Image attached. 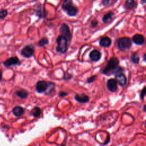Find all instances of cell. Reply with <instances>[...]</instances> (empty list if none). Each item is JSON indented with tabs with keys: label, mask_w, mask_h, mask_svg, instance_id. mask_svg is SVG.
Returning <instances> with one entry per match:
<instances>
[{
	"label": "cell",
	"mask_w": 146,
	"mask_h": 146,
	"mask_svg": "<svg viewBox=\"0 0 146 146\" xmlns=\"http://www.w3.org/2000/svg\"><path fill=\"white\" fill-rule=\"evenodd\" d=\"M119 61L117 58L116 57L111 58L108 60L106 66L103 70L102 73L107 75L113 74L115 70L119 66Z\"/></svg>",
	"instance_id": "obj_1"
},
{
	"label": "cell",
	"mask_w": 146,
	"mask_h": 146,
	"mask_svg": "<svg viewBox=\"0 0 146 146\" xmlns=\"http://www.w3.org/2000/svg\"><path fill=\"white\" fill-rule=\"evenodd\" d=\"M62 8L71 17L75 16L78 12V8L73 5L71 0H65L62 5Z\"/></svg>",
	"instance_id": "obj_2"
},
{
	"label": "cell",
	"mask_w": 146,
	"mask_h": 146,
	"mask_svg": "<svg viewBox=\"0 0 146 146\" xmlns=\"http://www.w3.org/2000/svg\"><path fill=\"white\" fill-rule=\"evenodd\" d=\"M68 39L64 36L60 35L56 38L57 46L56 51L58 52L64 54L67 50Z\"/></svg>",
	"instance_id": "obj_3"
},
{
	"label": "cell",
	"mask_w": 146,
	"mask_h": 146,
	"mask_svg": "<svg viewBox=\"0 0 146 146\" xmlns=\"http://www.w3.org/2000/svg\"><path fill=\"white\" fill-rule=\"evenodd\" d=\"M117 44L120 50L124 51L131 48L132 46V41L128 37H123L117 40Z\"/></svg>",
	"instance_id": "obj_4"
},
{
	"label": "cell",
	"mask_w": 146,
	"mask_h": 146,
	"mask_svg": "<svg viewBox=\"0 0 146 146\" xmlns=\"http://www.w3.org/2000/svg\"><path fill=\"white\" fill-rule=\"evenodd\" d=\"M34 47L33 44H27L26 46H25L21 51V55L26 58H29L33 56L34 54Z\"/></svg>",
	"instance_id": "obj_5"
},
{
	"label": "cell",
	"mask_w": 146,
	"mask_h": 146,
	"mask_svg": "<svg viewBox=\"0 0 146 146\" xmlns=\"http://www.w3.org/2000/svg\"><path fill=\"white\" fill-rule=\"evenodd\" d=\"M59 32L60 34L64 36H65L68 41L71 39V34L70 28L68 26L66 23H63L59 29Z\"/></svg>",
	"instance_id": "obj_6"
},
{
	"label": "cell",
	"mask_w": 146,
	"mask_h": 146,
	"mask_svg": "<svg viewBox=\"0 0 146 146\" xmlns=\"http://www.w3.org/2000/svg\"><path fill=\"white\" fill-rule=\"evenodd\" d=\"M48 84L44 80H39L36 84V90L39 93L45 92L48 88Z\"/></svg>",
	"instance_id": "obj_7"
},
{
	"label": "cell",
	"mask_w": 146,
	"mask_h": 146,
	"mask_svg": "<svg viewBox=\"0 0 146 146\" xmlns=\"http://www.w3.org/2000/svg\"><path fill=\"white\" fill-rule=\"evenodd\" d=\"M115 75V80L120 86H124L127 83V78L125 75L122 73H119Z\"/></svg>",
	"instance_id": "obj_8"
},
{
	"label": "cell",
	"mask_w": 146,
	"mask_h": 146,
	"mask_svg": "<svg viewBox=\"0 0 146 146\" xmlns=\"http://www.w3.org/2000/svg\"><path fill=\"white\" fill-rule=\"evenodd\" d=\"M19 63V60L17 56H13L6 60L3 62V65L6 67H11V66L18 64Z\"/></svg>",
	"instance_id": "obj_9"
},
{
	"label": "cell",
	"mask_w": 146,
	"mask_h": 146,
	"mask_svg": "<svg viewBox=\"0 0 146 146\" xmlns=\"http://www.w3.org/2000/svg\"><path fill=\"white\" fill-rule=\"evenodd\" d=\"M107 86L108 90L111 92H115L117 89V82L115 79H110L107 82Z\"/></svg>",
	"instance_id": "obj_10"
},
{
	"label": "cell",
	"mask_w": 146,
	"mask_h": 146,
	"mask_svg": "<svg viewBox=\"0 0 146 146\" xmlns=\"http://www.w3.org/2000/svg\"><path fill=\"white\" fill-rule=\"evenodd\" d=\"M89 57L92 61L97 62L100 59L101 54L99 51L97 50H94L90 53Z\"/></svg>",
	"instance_id": "obj_11"
},
{
	"label": "cell",
	"mask_w": 146,
	"mask_h": 146,
	"mask_svg": "<svg viewBox=\"0 0 146 146\" xmlns=\"http://www.w3.org/2000/svg\"><path fill=\"white\" fill-rule=\"evenodd\" d=\"M132 41L136 44L141 45L145 42V38L143 35L137 34L133 36Z\"/></svg>",
	"instance_id": "obj_12"
},
{
	"label": "cell",
	"mask_w": 146,
	"mask_h": 146,
	"mask_svg": "<svg viewBox=\"0 0 146 146\" xmlns=\"http://www.w3.org/2000/svg\"><path fill=\"white\" fill-rule=\"evenodd\" d=\"M89 97L84 94H76L75 96V99L79 103H85L89 101Z\"/></svg>",
	"instance_id": "obj_13"
},
{
	"label": "cell",
	"mask_w": 146,
	"mask_h": 146,
	"mask_svg": "<svg viewBox=\"0 0 146 146\" xmlns=\"http://www.w3.org/2000/svg\"><path fill=\"white\" fill-rule=\"evenodd\" d=\"M35 14L39 18H44L47 15V12L46 11L44 6L39 5L35 10Z\"/></svg>",
	"instance_id": "obj_14"
},
{
	"label": "cell",
	"mask_w": 146,
	"mask_h": 146,
	"mask_svg": "<svg viewBox=\"0 0 146 146\" xmlns=\"http://www.w3.org/2000/svg\"><path fill=\"white\" fill-rule=\"evenodd\" d=\"M99 44L102 47H108L111 44V39L108 36L102 37L100 39Z\"/></svg>",
	"instance_id": "obj_15"
},
{
	"label": "cell",
	"mask_w": 146,
	"mask_h": 146,
	"mask_svg": "<svg viewBox=\"0 0 146 146\" xmlns=\"http://www.w3.org/2000/svg\"><path fill=\"white\" fill-rule=\"evenodd\" d=\"M12 112L15 116H20L22 115L25 112V110L23 107L20 106H16L15 107L13 110Z\"/></svg>",
	"instance_id": "obj_16"
},
{
	"label": "cell",
	"mask_w": 146,
	"mask_h": 146,
	"mask_svg": "<svg viewBox=\"0 0 146 146\" xmlns=\"http://www.w3.org/2000/svg\"><path fill=\"white\" fill-rule=\"evenodd\" d=\"M15 94L22 99H26L27 98L29 93L25 90H20L15 92Z\"/></svg>",
	"instance_id": "obj_17"
},
{
	"label": "cell",
	"mask_w": 146,
	"mask_h": 146,
	"mask_svg": "<svg viewBox=\"0 0 146 146\" xmlns=\"http://www.w3.org/2000/svg\"><path fill=\"white\" fill-rule=\"evenodd\" d=\"M124 5L127 9H132L136 5V2L135 0H126Z\"/></svg>",
	"instance_id": "obj_18"
},
{
	"label": "cell",
	"mask_w": 146,
	"mask_h": 146,
	"mask_svg": "<svg viewBox=\"0 0 146 146\" xmlns=\"http://www.w3.org/2000/svg\"><path fill=\"white\" fill-rule=\"evenodd\" d=\"M113 14V13L111 11H110V12L107 13V14H104L103 18H102L103 22L104 23H107V22L110 21L112 19V17Z\"/></svg>",
	"instance_id": "obj_19"
},
{
	"label": "cell",
	"mask_w": 146,
	"mask_h": 146,
	"mask_svg": "<svg viewBox=\"0 0 146 146\" xmlns=\"http://www.w3.org/2000/svg\"><path fill=\"white\" fill-rule=\"evenodd\" d=\"M41 113V110L38 107H35L31 111V114L34 117H38Z\"/></svg>",
	"instance_id": "obj_20"
},
{
	"label": "cell",
	"mask_w": 146,
	"mask_h": 146,
	"mask_svg": "<svg viewBox=\"0 0 146 146\" xmlns=\"http://www.w3.org/2000/svg\"><path fill=\"white\" fill-rule=\"evenodd\" d=\"M131 61L135 64H137L139 62L140 60V58L138 55V54L136 52H133L131 55Z\"/></svg>",
	"instance_id": "obj_21"
},
{
	"label": "cell",
	"mask_w": 146,
	"mask_h": 146,
	"mask_svg": "<svg viewBox=\"0 0 146 146\" xmlns=\"http://www.w3.org/2000/svg\"><path fill=\"white\" fill-rule=\"evenodd\" d=\"M48 43V40L47 38L44 37L40 39L38 43V46L40 47H43Z\"/></svg>",
	"instance_id": "obj_22"
},
{
	"label": "cell",
	"mask_w": 146,
	"mask_h": 146,
	"mask_svg": "<svg viewBox=\"0 0 146 146\" xmlns=\"http://www.w3.org/2000/svg\"><path fill=\"white\" fill-rule=\"evenodd\" d=\"M48 84V88L47 89V90H48V92H47V94H50L55 88V84L54 83L50 82Z\"/></svg>",
	"instance_id": "obj_23"
},
{
	"label": "cell",
	"mask_w": 146,
	"mask_h": 146,
	"mask_svg": "<svg viewBox=\"0 0 146 146\" xmlns=\"http://www.w3.org/2000/svg\"><path fill=\"white\" fill-rule=\"evenodd\" d=\"M7 10L2 9L0 10V19H3L5 18L7 15Z\"/></svg>",
	"instance_id": "obj_24"
},
{
	"label": "cell",
	"mask_w": 146,
	"mask_h": 146,
	"mask_svg": "<svg viewBox=\"0 0 146 146\" xmlns=\"http://www.w3.org/2000/svg\"><path fill=\"white\" fill-rule=\"evenodd\" d=\"M96 78H97V76L96 75H93V76H90V78H88L87 80V82L88 83H92L94 82L96 79Z\"/></svg>",
	"instance_id": "obj_25"
},
{
	"label": "cell",
	"mask_w": 146,
	"mask_h": 146,
	"mask_svg": "<svg viewBox=\"0 0 146 146\" xmlns=\"http://www.w3.org/2000/svg\"><path fill=\"white\" fill-rule=\"evenodd\" d=\"M146 94V86H145L141 90V92H140V98L143 100L144 99V97L145 96V95Z\"/></svg>",
	"instance_id": "obj_26"
},
{
	"label": "cell",
	"mask_w": 146,
	"mask_h": 146,
	"mask_svg": "<svg viewBox=\"0 0 146 146\" xmlns=\"http://www.w3.org/2000/svg\"><path fill=\"white\" fill-rule=\"evenodd\" d=\"M98 21L96 20V19H94V20L92 21L91 22V26L92 27H96L97 25H98Z\"/></svg>",
	"instance_id": "obj_27"
},
{
	"label": "cell",
	"mask_w": 146,
	"mask_h": 146,
	"mask_svg": "<svg viewBox=\"0 0 146 146\" xmlns=\"http://www.w3.org/2000/svg\"><path fill=\"white\" fill-rule=\"evenodd\" d=\"M67 95V93L65 92H63V91H60L59 94V96L60 97H64L65 96H66Z\"/></svg>",
	"instance_id": "obj_28"
},
{
	"label": "cell",
	"mask_w": 146,
	"mask_h": 146,
	"mask_svg": "<svg viewBox=\"0 0 146 146\" xmlns=\"http://www.w3.org/2000/svg\"><path fill=\"white\" fill-rule=\"evenodd\" d=\"M109 0H103L102 1V4L104 5V6H106L107 5V4L109 3Z\"/></svg>",
	"instance_id": "obj_29"
},
{
	"label": "cell",
	"mask_w": 146,
	"mask_h": 146,
	"mask_svg": "<svg viewBox=\"0 0 146 146\" xmlns=\"http://www.w3.org/2000/svg\"><path fill=\"white\" fill-rule=\"evenodd\" d=\"M2 70H0V81L2 80Z\"/></svg>",
	"instance_id": "obj_30"
},
{
	"label": "cell",
	"mask_w": 146,
	"mask_h": 146,
	"mask_svg": "<svg viewBox=\"0 0 146 146\" xmlns=\"http://www.w3.org/2000/svg\"><path fill=\"white\" fill-rule=\"evenodd\" d=\"M143 59H144V60L146 62V53H145V54H144V55H143Z\"/></svg>",
	"instance_id": "obj_31"
},
{
	"label": "cell",
	"mask_w": 146,
	"mask_h": 146,
	"mask_svg": "<svg viewBox=\"0 0 146 146\" xmlns=\"http://www.w3.org/2000/svg\"><path fill=\"white\" fill-rule=\"evenodd\" d=\"M143 111L146 112V104L144 105V107H143Z\"/></svg>",
	"instance_id": "obj_32"
},
{
	"label": "cell",
	"mask_w": 146,
	"mask_h": 146,
	"mask_svg": "<svg viewBox=\"0 0 146 146\" xmlns=\"http://www.w3.org/2000/svg\"><path fill=\"white\" fill-rule=\"evenodd\" d=\"M141 2L142 3H146V0H141Z\"/></svg>",
	"instance_id": "obj_33"
}]
</instances>
